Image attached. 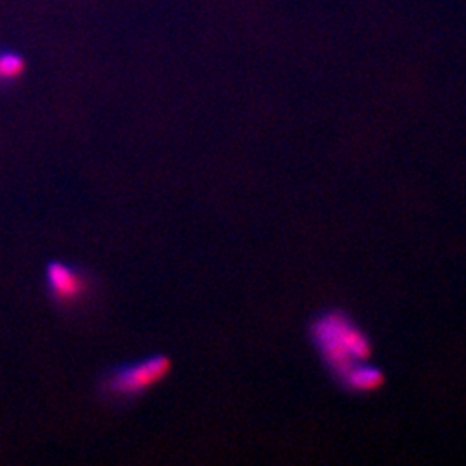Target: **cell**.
<instances>
[{
	"instance_id": "cell-1",
	"label": "cell",
	"mask_w": 466,
	"mask_h": 466,
	"mask_svg": "<svg viewBox=\"0 0 466 466\" xmlns=\"http://www.w3.org/2000/svg\"><path fill=\"white\" fill-rule=\"evenodd\" d=\"M311 339L325 365L340 377L348 368L368 361L371 346L367 333L340 311L323 313L313 321Z\"/></svg>"
},
{
	"instance_id": "cell-5",
	"label": "cell",
	"mask_w": 466,
	"mask_h": 466,
	"mask_svg": "<svg viewBox=\"0 0 466 466\" xmlns=\"http://www.w3.org/2000/svg\"><path fill=\"white\" fill-rule=\"evenodd\" d=\"M25 69V61L16 52H0V82L19 78Z\"/></svg>"
},
{
	"instance_id": "cell-4",
	"label": "cell",
	"mask_w": 466,
	"mask_h": 466,
	"mask_svg": "<svg viewBox=\"0 0 466 466\" xmlns=\"http://www.w3.org/2000/svg\"><path fill=\"white\" fill-rule=\"evenodd\" d=\"M339 379L346 389H350V392H358V394L371 392V390L379 389L383 383L380 368L370 365L368 361L352 365Z\"/></svg>"
},
{
	"instance_id": "cell-2",
	"label": "cell",
	"mask_w": 466,
	"mask_h": 466,
	"mask_svg": "<svg viewBox=\"0 0 466 466\" xmlns=\"http://www.w3.org/2000/svg\"><path fill=\"white\" fill-rule=\"evenodd\" d=\"M171 371V360L165 354H154L134 365L119 368L107 380V389L123 398H134L163 382Z\"/></svg>"
},
{
	"instance_id": "cell-3",
	"label": "cell",
	"mask_w": 466,
	"mask_h": 466,
	"mask_svg": "<svg viewBox=\"0 0 466 466\" xmlns=\"http://www.w3.org/2000/svg\"><path fill=\"white\" fill-rule=\"evenodd\" d=\"M50 296L61 304H71L80 299L86 290L82 273L61 261H52L46 271Z\"/></svg>"
}]
</instances>
